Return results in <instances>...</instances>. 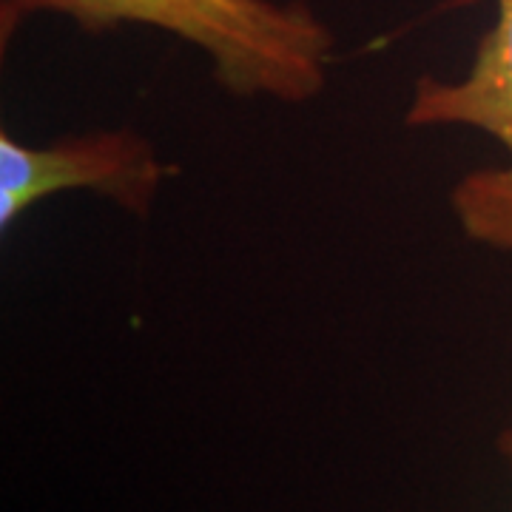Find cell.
<instances>
[{
    "mask_svg": "<svg viewBox=\"0 0 512 512\" xmlns=\"http://www.w3.org/2000/svg\"><path fill=\"white\" fill-rule=\"evenodd\" d=\"M495 23L478 40L473 63L456 80L421 74L404 123L413 128H476L504 148L495 168L464 174L450 191L461 234L512 254V0H493Z\"/></svg>",
    "mask_w": 512,
    "mask_h": 512,
    "instance_id": "7a4b0ae2",
    "label": "cell"
},
{
    "mask_svg": "<svg viewBox=\"0 0 512 512\" xmlns=\"http://www.w3.org/2000/svg\"><path fill=\"white\" fill-rule=\"evenodd\" d=\"M57 12L86 32L151 26L197 46L222 89L242 100L311 103L328 86L333 35L305 3L276 0H3V32Z\"/></svg>",
    "mask_w": 512,
    "mask_h": 512,
    "instance_id": "6da1fadb",
    "label": "cell"
},
{
    "mask_svg": "<svg viewBox=\"0 0 512 512\" xmlns=\"http://www.w3.org/2000/svg\"><path fill=\"white\" fill-rule=\"evenodd\" d=\"M498 450H501V456L507 458V464L512 467V419L510 424L504 427V433L498 436Z\"/></svg>",
    "mask_w": 512,
    "mask_h": 512,
    "instance_id": "277c9868",
    "label": "cell"
},
{
    "mask_svg": "<svg viewBox=\"0 0 512 512\" xmlns=\"http://www.w3.org/2000/svg\"><path fill=\"white\" fill-rule=\"evenodd\" d=\"M174 168L131 128H106L29 146L0 134V228L9 231L37 202L92 191L128 214H148Z\"/></svg>",
    "mask_w": 512,
    "mask_h": 512,
    "instance_id": "3957f363",
    "label": "cell"
}]
</instances>
